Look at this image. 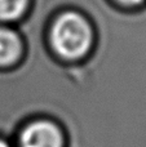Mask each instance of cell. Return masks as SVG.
<instances>
[{"label":"cell","instance_id":"obj_2","mask_svg":"<svg viewBox=\"0 0 146 147\" xmlns=\"http://www.w3.org/2000/svg\"><path fill=\"white\" fill-rule=\"evenodd\" d=\"M17 147H67V137L56 120L36 117L21 128Z\"/></svg>","mask_w":146,"mask_h":147},{"label":"cell","instance_id":"obj_5","mask_svg":"<svg viewBox=\"0 0 146 147\" xmlns=\"http://www.w3.org/2000/svg\"><path fill=\"white\" fill-rule=\"evenodd\" d=\"M107 1L123 10H137L146 5V0H107Z\"/></svg>","mask_w":146,"mask_h":147},{"label":"cell","instance_id":"obj_3","mask_svg":"<svg viewBox=\"0 0 146 147\" xmlns=\"http://www.w3.org/2000/svg\"><path fill=\"white\" fill-rule=\"evenodd\" d=\"M25 56V41L17 28L0 23V69H10L21 63Z\"/></svg>","mask_w":146,"mask_h":147},{"label":"cell","instance_id":"obj_1","mask_svg":"<svg viewBox=\"0 0 146 147\" xmlns=\"http://www.w3.org/2000/svg\"><path fill=\"white\" fill-rule=\"evenodd\" d=\"M96 31L89 16L76 8H64L53 16L48 41L54 56L66 62H79L92 53Z\"/></svg>","mask_w":146,"mask_h":147},{"label":"cell","instance_id":"obj_6","mask_svg":"<svg viewBox=\"0 0 146 147\" xmlns=\"http://www.w3.org/2000/svg\"><path fill=\"white\" fill-rule=\"evenodd\" d=\"M0 147H14L9 141H7L5 138L0 137Z\"/></svg>","mask_w":146,"mask_h":147},{"label":"cell","instance_id":"obj_4","mask_svg":"<svg viewBox=\"0 0 146 147\" xmlns=\"http://www.w3.org/2000/svg\"><path fill=\"white\" fill-rule=\"evenodd\" d=\"M35 0H0V23L16 25L32 10Z\"/></svg>","mask_w":146,"mask_h":147}]
</instances>
